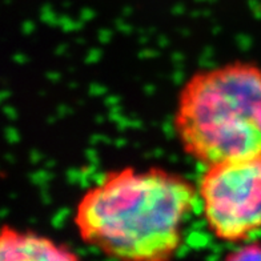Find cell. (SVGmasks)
<instances>
[{"label": "cell", "mask_w": 261, "mask_h": 261, "mask_svg": "<svg viewBox=\"0 0 261 261\" xmlns=\"http://www.w3.org/2000/svg\"><path fill=\"white\" fill-rule=\"evenodd\" d=\"M173 128L204 165L261 156V68L233 62L193 73L177 97Z\"/></svg>", "instance_id": "2"}, {"label": "cell", "mask_w": 261, "mask_h": 261, "mask_svg": "<svg viewBox=\"0 0 261 261\" xmlns=\"http://www.w3.org/2000/svg\"><path fill=\"white\" fill-rule=\"evenodd\" d=\"M225 260L229 261H256L261 260V244L253 243V244L243 245L241 248H237L236 251L230 252L225 256Z\"/></svg>", "instance_id": "5"}, {"label": "cell", "mask_w": 261, "mask_h": 261, "mask_svg": "<svg viewBox=\"0 0 261 261\" xmlns=\"http://www.w3.org/2000/svg\"><path fill=\"white\" fill-rule=\"evenodd\" d=\"M199 191L182 176L152 167L108 172L83 195L73 223L86 244L106 256L164 261L181 245V224Z\"/></svg>", "instance_id": "1"}, {"label": "cell", "mask_w": 261, "mask_h": 261, "mask_svg": "<svg viewBox=\"0 0 261 261\" xmlns=\"http://www.w3.org/2000/svg\"><path fill=\"white\" fill-rule=\"evenodd\" d=\"M213 236L239 243L261 229V156L206 165L199 186Z\"/></svg>", "instance_id": "3"}, {"label": "cell", "mask_w": 261, "mask_h": 261, "mask_svg": "<svg viewBox=\"0 0 261 261\" xmlns=\"http://www.w3.org/2000/svg\"><path fill=\"white\" fill-rule=\"evenodd\" d=\"M77 256L49 237L3 225L0 234L2 261H72Z\"/></svg>", "instance_id": "4"}]
</instances>
